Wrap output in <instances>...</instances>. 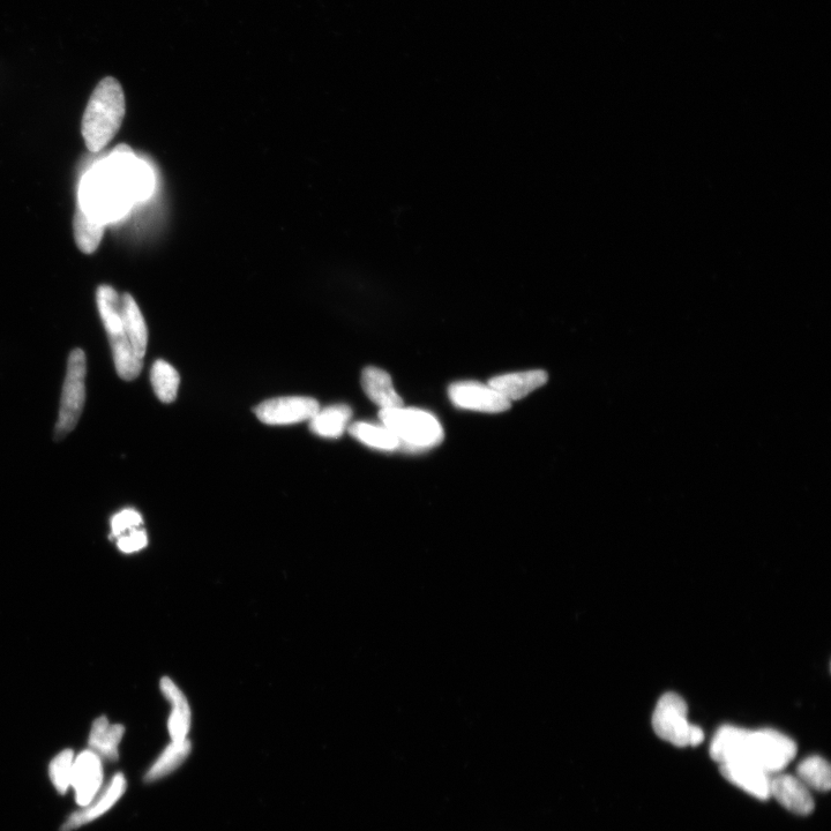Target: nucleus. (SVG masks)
<instances>
[{
  "mask_svg": "<svg viewBox=\"0 0 831 831\" xmlns=\"http://www.w3.org/2000/svg\"><path fill=\"white\" fill-rule=\"evenodd\" d=\"M125 95L121 84L108 77L96 86L82 117L81 133L89 151L99 153L115 138L124 121Z\"/></svg>",
  "mask_w": 831,
  "mask_h": 831,
  "instance_id": "1",
  "label": "nucleus"
},
{
  "mask_svg": "<svg viewBox=\"0 0 831 831\" xmlns=\"http://www.w3.org/2000/svg\"><path fill=\"white\" fill-rule=\"evenodd\" d=\"M96 303L107 331L118 376L123 380L132 381L144 368V359L137 356L126 334L122 318L121 296L114 288L103 284L97 288Z\"/></svg>",
  "mask_w": 831,
  "mask_h": 831,
  "instance_id": "2",
  "label": "nucleus"
},
{
  "mask_svg": "<svg viewBox=\"0 0 831 831\" xmlns=\"http://www.w3.org/2000/svg\"><path fill=\"white\" fill-rule=\"evenodd\" d=\"M385 428L400 440V446L410 451H424L444 440L443 426L428 411L419 409H383L379 413Z\"/></svg>",
  "mask_w": 831,
  "mask_h": 831,
  "instance_id": "3",
  "label": "nucleus"
},
{
  "mask_svg": "<svg viewBox=\"0 0 831 831\" xmlns=\"http://www.w3.org/2000/svg\"><path fill=\"white\" fill-rule=\"evenodd\" d=\"M653 728L658 737L677 747L699 746L705 733L688 721L686 702L676 693L664 694L653 715Z\"/></svg>",
  "mask_w": 831,
  "mask_h": 831,
  "instance_id": "4",
  "label": "nucleus"
},
{
  "mask_svg": "<svg viewBox=\"0 0 831 831\" xmlns=\"http://www.w3.org/2000/svg\"><path fill=\"white\" fill-rule=\"evenodd\" d=\"M87 361L84 350L74 349L67 361L61 408L55 429V440H62L77 428L86 401Z\"/></svg>",
  "mask_w": 831,
  "mask_h": 831,
  "instance_id": "5",
  "label": "nucleus"
},
{
  "mask_svg": "<svg viewBox=\"0 0 831 831\" xmlns=\"http://www.w3.org/2000/svg\"><path fill=\"white\" fill-rule=\"evenodd\" d=\"M797 754V745L783 733L763 729L748 733L745 760L770 776L782 773Z\"/></svg>",
  "mask_w": 831,
  "mask_h": 831,
  "instance_id": "6",
  "label": "nucleus"
},
{
  "mask_svg": "<svg viewBox=\"0 0 831 831\" xmlns=\"http://www.w3.org/2000/svg\"><path fill=\"white\" fill-rule=\"evenodd\" d=\"M319 409V403L314 399L288 396L262 402L254 409V414L267 425H291L310 421Z\"/></svg>",
  "mask_w": 831,
  "mask_h": 831,
  "instance_id": "7",
  "label": "nucleus"
},
{
  "mask_svg": "<svg viewBox=\"0 0 831 831\" xmlns=\"http://www.w3.org/2000/svg\"><path fill=\"white\" fill-rule=\"evenodd\" d=\"M449 399L456 407L479 413L499 414L511 408L512 402L490 385L461 381L448 388Z\"/></svg>",
  "mask_w": 831,
  "mask_h": 831,
  "instance_id": "8",
  "label": "nucleus"
},
{
  "mask_svg": "<svg viewBox=\"0 0 831 831\" xmlns=\"http://www.w3.org/2000/svg\"><path fill=\"white\" fill-rule=\"evenodd\" d=\"M103 784L102 759L87 750L74 759L72 788L79 806L85 807L99 795Z\"/></svg>",
  "mask_w": 831,
  "mask_h": 831,
  "instance_id": "9",
  "label": "nucleus"
},
{
  "mask_svg": "<svg viewBox=\"0 0 831 831\" xmlns=\"http://www.w3.org/2000/svg\"><path fill=\"white\" fill-rule=\"evenodd\" d=\"M127 782L123 774H117L109 783L106 789L99 793L91 804L82 807V810L74 812L64 823L61 831H73L84 827L101 818L117 804L126 791Z\"/></svg>",
  "mask_w": 831,
  "mask_h": 831,
  "instance_id": "10",
  "label": "nucleus"
},
{
  "mask_svg": "<svg viewBox=\"0 0 831 831\" xmlns=\"http://www.w3.org/2000/svg\"><path fill=\"white\" fill-rule=\"evenodd\" d=\"M770 797H774L786 810L799 815L814 810L811 790L797 776L777 774L771 776Z\"/></svg>",
  "mask_w": 831,
  "mask_h": 831,
  "instance_id": "11",
  "label": "nucleus"
},
{
  "mask_svg": "<svg viewBox=\"0 0 831 831\" xmlns=\"http://www.w3.org/2000/svg\"><path fill=\"white\" fill-rule=\"evenodd\" d=\"M720 768L726 780L747 792L748 795L760 800L770 798L771 776L753 762L740 760L724 763Z\"/></svg>",
  "mask_w": 831,
  "mask_h": 831,
  "instance_id": "12",
  "label": "nucleus"
},
{
  "mask_svg": "<svg viewBox=\"0 0 831 831\" xmlns=\"http://www.w3.org/2000/svg\"><path fill=\"white\" fill-rule=\"evenodd\" d=\"M548 383V373L535 370L494 377L489 385L509 401L526 398L531 392Z\"/></svg>",
  "mask_w": 831,
  "mask_h": 831,
  "instance_id": "13",
  "label": "nucleus"
},
{
  "mask_svg": "<svg viewBox=\"0 0 831 831\" xmlns=\"http://www.w3.org/2000/svg\"><path fill=\"white\" fill-rule=\"evenodd\" d=\"M748 733L750 730L741 729L738 726H722L711 743V758L720 763V766L724 763L745 760Z\"/></svg>",
  "mask_w": 831,
  "mask_h": 831,
  "instance_id": "14",
  "label": "nucleus"
},
{
  "mask_svg": "<svg viewBox=\"0 0 831 831\" xmlns=\"http://www.w3.org/2000/svg\"><path fill=\"white\" fill-rule=\"evenodd\" d=\"M161 691L172 707L168 729L172 741L185 740L191 728V709L185 695L168 677L161 680Z\"/></svg>",
  "mask_w": 831,
  "mask_h": 831,
  "instance_id": "15",
  "label": "nucleus"
},
{
  "mask_svg": "<svg viewBox=\"0 0 831 831\" xmlns=\"http://www.w3.org/2000/svg\"><path fill=\"white\" fill-rule=\"evenodd\" d=\"M362 386L368 398L381 410L403 407V401L395 392L391 376L384 370L374 368V366L364 369Z\"/></svg>",
  "mask_w": 831,
  "mask_h": 831,
  "instance_id": "16",
  "label": "nucleus"
},
{
  "mask_svg": "<svg viewBox=\"0 0 831 831\" xmlns=\"http://www.w3.org/2000/svg\"><path fill=\"white\" fill-rule=\"evenodd\" d=\"M125 729L121 724H110L107 717H99L92 726L89 735V750L107 761H117L118 748L124 737Z\"/></svg>",
  "mask_w": 831,
  "mask_h": 831,
  "instance_id": "17",
  "label": "nucleus"
},
{
  "mask_svg": "<svg viewBox=\"0 0 831 831\" xmlns=\"http://www.w3.org/2000/svg\"><path fill=\"white\" fill-rule=\"evenodd\" d=\"M122 318L127 336L134 351L140 359H144L148 344V329L139 305L130 294L121 296Z\"/></svg>",
  "mask_w": 831,
  "mask_h": 831,
  "instance_id": "18",
  "label": "nucleus"
},
{
  "mask_svg": "<svg viewBox=\"0 0 831 831\" xmlns=\"http://www.w3.org/2000/svg\"><path fill=\"white\" fill-rule=\"evenodd\" d=\"M353 417V411L344 404L319 409L310 419V430L319 437L335 439L342 436Z\"/></svg>",
  "mask_w": 831,
  "mask_h": 831,
  "instance_id": "19",
  "label": "nucleus"
},
{
  "mask_svg": "<svg viewBox=\"0 0 831 831\" xmlns=\"http://www.w3.org/2000/svg\"><path fill=\"white\" fill-rule=\"evenodd\" d=\"M74 238L82 253L92 254L100 246L104 235V223L88 215L80 205L73 220Z\"/></svg>",
  "mask_w": 831,
  "mask_h": 831,
  "instance_id": "20",
  "label": "nucleus"
},
{
  "mask_svg": "<svg viewBox=\"0 0 831 831\" xmlns=\"http://www.w3.org/2000/svg\"><path fill=\"white\" fill-rule=\"evenodd\" d=\"M192 745L190 740L172 741L163 753L154 762L146 774L145 781L152 783L174 773L183 765V762L190 755Z\"/></svg>",
  "mask_w": 831,
  "mask_h": 831,
  "instance_id": "21",
  "label": "nucleus"
},
{
  "mask_svg": "<svg viewBox=\"0 0 831 831\" xmlns=\"http://www.w3.org/2000/svg\"><path fill=\"white\" fill-rule=\"evenodd\" d=\"M349 432L359 443L380 451L392 452L401 447L398 437L385 426L358 422L349 426Z\"/></svg>",
  "mask_w": 831,
  "mask_h": 831,
  "instance_id": "22",
  "label": "nucleus"
},
{
  "mask_svg": "<svg viewBox=\"0 0 831 831\" xmlns=\"http://www.w3.org/2000/svg\"><path fill=\"white\" fill-rule=\"evenodd\" d=\"M797 777L810 790L826 792L831 788L830 766L821 756H810L800 762Z\"/></svg>",
  "mask_w": 831,
  "mask_h": 831,
  "instance_id": "23",
  "label": "nucleus"
},
{
  "mask_svg": "<svg viewBox=\"0 0 831 831\" xmlns=\"http://www.w3.org/2000/svg\"><path fill=\"white\" fill-rule=\"evenodd\" d=\"M151 383L157 399L163 403H171L177 398L181 378L174 366L160 359L152 366Z\"/></svg>",
  "mask_w": 831,
  "mask_h": 831,
  "instance_id": "24",
  "label": "nucleus"
},
{
  "mask_svg": "<svg viewBox=\"0 0 831 831\" xmlns=\"http://www.w3.org/2000/svg\"><path fill=\"white\" fill-rule=\"evenodd\" d=\"M74 759L76 756L73 751L65 750L55 756L50 763V780L61 795H65L72 786Z\"/></svg>",
  "mask_w": 831,
  "mask_h": 831,
  "instance_id": "25",
  "label": "nucleus"
},
{
  "mask_svg": "<svg viewBox=\"0 0 831 831\" xmlns=\"http://www.w3.org/2000/svg\"><path fill=\"white\" fill-rule=\"evenodd\" d=\"M141 524L142 518L137 511H134V509H124V511L116 514L111 520L112 536L119 538L125 535L127 531L130 533V531L139 529Z\"/></svg>",
  "mask_w": 831,
  "mask_h": 831,
  "instance_id": "26",
  "label": "nucleus"
},
{
  "mask_svg": "<svg viewBox=\"0 0 831 831\" xmlns=\"http://www.w3.org/2000/svg\"><path fill=\"white\" fill-rule=\"evenodd\" d=\"M148 537L145 530H133L118 538V548L124 553H133L146 548Z\"/></svg>",
  "mask_w": 831,
  "mask_h": 831,
  "instance_id": "27",
  "label": "nucleus"
}]
</instances>
